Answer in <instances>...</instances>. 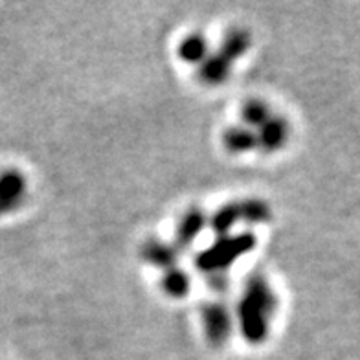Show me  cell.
I'll return each instance as SVG.
<instances>
[{
    "instance_id": "6da1fadb",
    "label": "cell",
    "mask_w": 360,
    "mask_h": 360,
    "mask_svg": "<svg viewBox=\"0 0 360 360\" xmlns=\"http://www.w3.org/2000/svg\"><path fill=\"white\" fill-rule=\"evenodd\" d=\"M274 292L270 290L269 283L261 278H254L248 283L241 304V326L247 335V340H263L269 326V316L274 311Z\"/></svg>"
},
{
    "instance_id": "7a4b0ae2",
    "label": "cell",
    "mask_w": 360,
    "mask_h": 360,
    "mask_svg": "<svg viewBox=\"0 0 360 360\" xmlns=\"http://www.w3.org/2000/svg\"><path fill=\"white\" fill-rule=\"evenodd\" d=\"M26 197V179L20 171L6 169L0 173V215L11 214Z\"/></svg>"
},
{
    "instance_id": "3957f363",
    "label": "cell",
    "mask_w": 360,
    "mask_h": 360,
    "mask_svg": "<svg viewBox=\"0 0 360 360\" xmlns=\"http://www.w3.org/2000/svg\"><path fill=\"white\" fill-rule=\"evenodd\" d=\"M254 245V239H252L248 233L241 237H236L233 241L226 243V241H221L214 250H210V254H206L200 263H202V269H210L212 270H221L224 266V259H232V257H239L241 254L248 250V248Z\"/></svg>"
},
{
    "instance_id": "277c9868",
    "label": "cell",
    "mask_w": 360,
    "mask_h": 360,
    "mask_svg": "<svg viewBox=\"0 0 360 360\" xmlns=\"http://www.w3.org/2000/svg\"><path fill=\"white\" fill-rule=\"evenodd\" d=\"M289 138V127H287V122L278 116H272V118L266 122L263 127H261V133L257 134V142L259 146H263L266 151H276L280 149Z\"/></svg>"
},
{
    "instance_id": "5b68a950",
    "label": "cell",
    "mask_w": 360,
    "mask_h": 360,
    "mask_svg": "<svg viewBox=\"0 0 360 360\" xmlns=\"http://www.w3.org/2000/svg\"><path fill=\"white\" fill-rule=\"evenodd\" d=\"M230 67H232V61L226 59L223 53L208 56L202 61L200 76H202V79L206 81V83L215 85V83H221V81H224L228 76H230Z\"/></svg>"
},
{
    "instance_id": "8992f818",
    "label": "cell",
    "mask_w": 360,
    "mask_h": 360,
    "mask_svg": "<svg viewBox=\"0 0 360 360\" xmlns=\"http://www.w3.org/2000/svg\"><path fill=\"white\" fill-rule=\"evenodd\" d=\"M204 326H206V331H208V337L215 342H223L228 337V331H230V320H228V314L224 311V307H217V305H212V307L204 313Z\"/></svg>"
},
{
    "instance_id": "52a82bcc",
    "label": "cell",
    "mask_w": 360,
    "mask_h": 360,
    "mask_svg": "<svg viewBox=\"0 0 360 360\" xmlns=\"http://www.w3.org/2000/svg\"><path fill=\"white\" fill-rule=\"evenodd\" d=\"M224 143L232 153H247L259 146L257 134L252 133L250 129H228V133L224 134Z\"/></svg>"
},
{
    "instance_id": "ba28073f",
    "label": "cell",
    "mask_w": 360,
    "mask_h": 360,
    "mask_svg": "<svg viewBox=\"0 0 360 360\" xmlns=\"http://www.w3.org/2000/svg\"><path fill=\"white\" fill-rule=\"evenodd\" d=\"M179 53L182 61L186 63H202L208 57V46H206L202 35L193 34L182 41Z\"/></svg>"
},
{
    "instance_id": "9c48e42d",
    "label": "cell",
    "mask_w": 360,
    "mask_h": 360,
    "mask_svg": "<svg viewBox=\"0 0 360 360\" xmlns=\"http://www.w3.org/2000/svg\"><path fill=\"white\" fill-rule=\"evenodd\" d=\"M270 118H272V112H270L269 105L263 103V101H248L245 105V109H243V120L250 127L261 129Z\"/></svg>"
},
{
    "instance_id": "30bf717a",
    "label": "cell",
    "mask_w": 360,
    "mask_h": 360,
    "mask_svg": "<svg viewBox=\"0 0 360 360\" xmlns=\"http://www.w3.org/2000/svg\"><path fill=\"white\" fill-rule=\"evenodd\" d=\"M247 48H248L247 32L236 30V32H230V34L224 37V48L221 50V53H223L226 59L233 61V57H239L241 53H245Z\"/></svg>"
},
{
    "instance_id": "8fae6325",
    "label": "cell",
    "mask_w": 360,
    "mask_h": 360,
    "mask_svg": "<svg viewBox=\"0 0 360 360\" xmlns=\"http://www.w3.org/2000/svg\"><path fill=\"white\" fill-rule=\"evenodd\" d=\"M202 226H204L202 214H200V212H197V210H195V212H190V214L182 219V223H180V230H179L180 241L182 243L193 241Z\"/></svg>"
},
{
    "instance_id": "7c38bea8",
    "label": "cell",
    "mask_w": 360,
    "mask_h": 360,
    "mask_svg": "<svg viewBox=\"0 0 360 360\" xmlns=\"http://www.w3.org/2000/svg\"><path fill=\"white\" fill-rule=\"evenodd\" d=\"M173 256H175V250H171L164 245H157V243H151L146 248L147 261L157 263V266H167L173 261Z\"/></svg>"
},
{
    "instance_id": "4fadbf2b",
    "label": "cell",
    "mask_w": 360,
    "mask_h": 360,
    "mask_svg": "<svg viewBox=\"0 0 360 360\" xmlns=\"http://www.w3.org/2000/svg\"><path fill=\"white\" fill-rule=\"evenodd\" d=\"M188 276L180 270H173L166 276L164 280V289L166 292H169L171 296H184V292L188 290Z\"/></svg>"
}]
</instances>
